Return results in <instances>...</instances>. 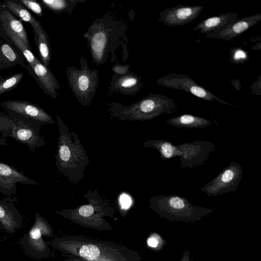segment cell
I'll return each mask as SVG.
<instances>
[{
  "instance_id": "cell-5",
  "label": "cell",
  "mask_w": 261,
  "mask_h": 261,
  "mask_svg": "<svg viewBox=\"0 0 261 261\" xmlns=\"http://www.w3.org/2000/svg\"><path fill=\"white\" fill-rule=\"evenodd\" d=\"M41 127L40 124L0 113L1 137L13 138L26 145L32 152L45 146L44 138L40 134Z\"/></svg>"
},
{
  "instance_id": "cell-27",
  "label": "cell",
  "mask_w": 261,
  "mask_h": 261,
  "mask_svg": "<svg viewBox=\"0 0 261 261\" xmlns=\"http://www.w3.org/2000/svg\"><path fill=\"white\" fill-rule=\"evenodd\" d=\"M23 74L21 73L15 74L7 79L0 81V95L13 88L20 82Z\"/></svg>"
},
{
  "instance_id": "cell-29",
  "label": "cell",
  "mask_w": 261,
  "mask_h": 261,
  "mask_svg": "<svg viewBox=\"0 0 261 261\" xmlns=\"http://www.w3.org/2000/svg\"><path fill=\"white\" fill-rule=\"evenodd\" d=\"M23 4H24L28 9L34 12L39 16L42 15V9L39 3L34 1L30 0H20Z\"/></svg>"
},
{
  "instance_id": "cell-19",
  "label": "cell",
  "mask_w": 261,
  "mask_h": 261,
  "mask_svg": "<svg viewBox=\"0 0 261 261\" xmlns=\"http://www.w3.org/2000/svg\"><path fill=\"white\" fill-rule=\"evenodd\" d=\"M141 86L139 77L127 74L118 77L112 84L113 89H116L124 94H134L140 90Z\"/></svg>"
},
{
  "instance_id": "cell-20",
  "label": "cell",
  "mask_w": 261,
  "mask_h": 261,
  "mask_svg": "<svg viewBox=\"0 0 261 261\" xmlns=\"http://www.w3.org/2000/svg\"><path fill=\"white\" fill-rule=\"evenodd\" d=\"M16 213V209L11 202L0 200V222L9 232L14 231L17 225Z\"/></svg>"
},
{
  "instance_id": "cell-22",
  "label": "cell",
  "mask_w": 261,
  "mask_h": 261,
  "mask_svg": "<svg viewBox=\"0 0 261 261\" xmlns=\"http://www.w3.org/2000/svg\"><path fill=\"white\" fill-rule=\"evenodd\" d=\"M45 224L38 214L36 215V221L29 232V242L34 249L41 250L42 245L40 243L42 234L44 233Z\"/></svg>"
},
{
  "instance_id": "cell-2",
  "label": "cell",
  "mask_w": 261,
  "mask_h": 261,
  "mask_svg": "<svg viewBox=\"0 0 261 261\" xmlns=\"http://www.w3.org/2000/svg\"><path fill=\"white\" fill-rule=\"evenodd\" d=\"M143 146L156 149L162 160L178 157L180 166L188 169L203 164L215 147L212 142L204 140L174 145L169 141L156 139L146 140Z\"/></svg>"
},
{
  "instance_id": "cell-8",
  "label": "cell",
  "mask_w": 261,
  "mask_h": 261,
  "mask_svg": "<svg viewBox=\"0 0 261 261\" xmlns=\"http://www.w3.org/2000/svg\"><path fill=\"white\" fill-rule=\"evenodd\" d=\"M158 84L171 89L182 90L194 95L202 99L233 106L232 104L225 101L218 97L207 89L198 85L190 76L176 73H171L159 78Z\"/></svg>"
},
{
  "instance_id": "cell-28",
  "label": "cell",
  "mask_w": 261,
  "mask_h": 261,
  "mask_svg": "<svg viewBox=\"0 0 261 261\" xmlns=\"http://www.w3.org/2000/svg\"><path fill=\"white\" fill-rule=\"evenodd\" d=\"M247 52L240 47H233L230 50V61L236 64H242L248 60Z\"/></svg>"
},
{
  "instance_id": "cell-31",
  "label": "cell",
  "mask_w": 261,
  "mask_h": 261,
  "mask_svg": "<svg viewBox=\"0 0 261 261\" xmlns=\"http://www.w3.org/2000/svg\"><path fill=\"white\" fill-rule=\"evenodd\" d=\"M129 66L115 65L113 67V71L118 75H124L127 73Z\"/></svg>"
},
{
  "instance_id": "cell-7",
  "label": "cell",
  "mask_w": 261,
  "mask_h": 261,
  "mask_svg": "<svg viewBox=\"0 0 261 261\" xmlns=\"http://www.w3.org/2000/svg\"><path fill=\"white\" fill-rule=\"evenodd\" d=\"M241 165L232 161L216 177L204 185L200 190L207 196H216L234 192L243 177Z\"/></svg>"
},
{
  "instance_id": "cell-12",
  "label": "cell",
  "mask_w": 261,
  "mask_h": 261,
  "mask_svg": "<svg viewBox=\"0 0 261 261\" xmlns=\"http://www.w3.org/2000/svg\"><path fill=\"white\" fill-rule=\"evenodd\" d=\"M37 186L38 183L14 167L0 161V193L11 196L16 194L17 184Z\"/></svg>"
},
{
  "instance_id": "cell-11",
  "label": "cell",
  "mask_w": 261,
  "mask_h": 261,
  "mask_svg": "<svg viewBox=\"0 0 261 261\" xmlns=\"http://www.w3.org/2000/svg\"><path fill=\"white\" fill-rule=\"evenodd\" d=\"M203 8L201 6L188 5H178L167 8L160 12L158 21L170 27L185 25L196 18Z\"/></svg>"
},
{
  "instance_id": "cell-32",
  "label": "cell",
  "mask_w": 261,
  "mask_h": 261,
  "mask_svg": "<svg viewBox=\"0 0 261 261\" xmlns=\"http://www.w3.org/2000/svg\"><path fill=\"white\" fill-rule=\"evenodd\" d=\"M147 244L148 246L151 247H156L159 244V241L157 239L154 237H151L147 240Z\"/></svg>"
},
{
  "instance_id": "cell-6",
  "label": "cell",
  "mask_w": 261,
  "mask_h": 261,
  "mask_svg": "<svg viewBox=\"0 0 261 261\" xmlns=\"http://www.w3.org/2000/svg\"><path fill=\"white\" fill-rule=\"evenodd\" d=\"M80 69L70 67L67 69V80L70 87L83 106H89L96 93L99 78L97 71L91 70L86 64V61L82 58Z\"/></svg>"
},
{
  "instance_id": "cell-25",
  "label": "cell",
  "mask_w": 261,
  "mask_h": 261,
  "mask_svg": "<svg viewBox=\"0 0 261 261\" xmlns=\"http://www.w3.org/2000/svg\"><path fill=\"white\" fill-rule=\"evenodd\" d=\"M79 1L42 0L44 5L55 12L68 11L72 9Z\"/></svg>"
},
{
  "instance_id": "cell-9",
  "label": "cell",
  "mask_w": 261,
  "mask_h": 261,
  "mask_svg": "<svg viewBox=\"0 0 261 261\" xmlns=\"http://www.w3.org/2000/svg\"><path fill=\"white\" fill-rule=\"evenodd\" d=\"M9 115L41 125L56 123L53 118L39 106L23 100H7L2 103Z\"/></svg>"
},
{
  "instance_id": "cell-4",
  "label": "cell",
  "mask_w": 261,
  "mask_h": 261,
  "mask_svg": "<svg viewBox=\"0 0 261 261\" xmlns=\"http://www.w3.org/2000/svg\"><path fill=\"white\" fill-rule=\"evenodd\" d=\"M149 201L152 209L171 221H199L213 211L210 208L193 205L186 198L175 194L154 196Z\"/></svg>"
},
{
  "instance_id": "cell-13",
  "label": "cell",
  "mask_w": 261,
  "mask_h": 261,
  "mask_svg": "<svg viewBox=\"0 0 261 261\" xmlns=\"http://www.w3.org/2000/svg\"><path fill=\"white\" fill-rule=\"evenodd\" d=\"M260 20L261 13L237 19L227 27L207 34L206 37L230 41L240 35Z\"/></svg>"
},
{
  "instance_id": "cell-24",
  "label": "cell",
  "mask_w": 261,
  "mask_h": 261,
  "mask_svg": "<svg viewBox=\"0 0 261 261\" xmlns=\"http://www.w3.org/2000/svg\"><path fill=\"white\" fill-rule=\"evenodd\" d=\"M5 30L12 41L22 54L31 67H32L35 63L39 61V60L35 57L34 54L31 51L30 49L18 37L13 34L8 30Z\"/></svg>"
},
{
  "instance_id": "cell-26",
  "label": "cell",
  "mask_w": 261,
  "mask_h": 261,
  "mask_svg": "<svg viewBox=\"0 0 261 261\" xmlns=\"http://www.w3.org/2000/svg\"><path fill=\"white\" fill-rule=\"evenodd\" d=\"M79 253L80 256L85 259L93 261L99 257L100 251L96 246L93 244H86L81 247Z\"/></svg>"
},
{
  "instance_id": "cell-30",
  "label": "cell",
  "mask_w": 261,
  "mask_h": 261,
  "mask_svg": "<svg viewBox=\"0 0 261 261\" xmlns=\"http://www.w3.org/2000/svg\"><path fill=\"white\" fill-rule=\"evenodd\" d=\"M119 202L122 209L127 210L132 205L133 201L129 194L123 193L119 196Z\"/></svg>"
},
{
  "instance_id": "cell-33",
  "label": "cell",
  "mask_w": 261,
  "mask_h": 261,
  "mask_svg": "<svg viewBox=\"0 0 261 261\" xmlns=\"http://www.w3.org/2000/svg\"><path fill=\"white\" fill-rule=\"evenodd\" d=\"M181 261H190V256L189 251L186 250L184 253Z\"/></svg>"
},
{
  "instance_id": "cell-15",
  "label": "cell",
  "mask_w": 261,
  "mask_h": 261,
  "mask_svg": "<svg viewBox=\"0 0 261 261\" xmlns=\"http://www.w3.org/2000/svg\"><path fill=\"white\" fill-rule=\"evenodd\" d=\"M32 68L44 87L46 93L55 99L57 96L56 90L59 89L60 86L55 75L39 61L35 63Z\"/></svg>"
},
{
  "instance_id": "cell-34",
  "label": "cell",
  "mask_w": 261,
  "mask_h": 261,
  "mask_svg": "<svg viewBox=\"0 0 261 261\" xmlns=\"http://www.w3.org/2000/svg\"><path fill=\"white\" fill-rule=\"evenodd\" d=\"M8 144L6 141V139L5 138H3L2 137H0V145H7Z\"/></svg>"
},
{
  "instance_id": "cell-3",
  "label": "cell",
  "mask_w": 261,
  "mask_h": 261,
  "mask_svg": "<svg viewBox=\"0 0 261 261\" xmlns=\"http://www.w3.org/2000/svg\"><path fill=\"white\" fill-rule=\"evenodd\" d=\"M176 103L168 97L160 94L150 93L139 101L128 106L112 103L111 115L121 120L146 121L164 114L175 111Z\"/></svg>"
},
{
  "instance_id": "cell-21",
  "label": "cell",
  "mask_w": 261,
  "mask_h": 261,
  "mask_svg": "<svg viewBox=\"0 0 261 261\" xmlns=\"http://www.w3.org/2000/svg\"><path fill=\"white\" fill-rule=\"evenodd\" d=\"M19 60V55L9 44L4 43L0 46V69L14 66Z\"/></svg>"
},
{
  "instance_id": "cell-14",
  "label": "cell",
  "mask_w": 261,
  "mask_h": 261,
  "mask_svg": "<svg viewBox=\"0 0 261 261\" xmlns=\"http://www.w3.org/2000/svg\"><path fill=\"white\" fill-rule=\"evenodd\" d=\"M238 17L236 13L227 12L222 13L204 19L194 29V31L199 30L201 34H208L217 30L224 28L234 22Z\"/></svg>"
},
{
  "instance_id": "cell-1",
  "label": "cell",
  "mask_w": 261,
  "mask_h": 261,
  "mask_svg": "<svg viewBox=\"0 0 261 261\" xmlns=\"http://www.w3.org/2000/svg\"><path fill=\"white\" fill-rule=\"evenodd\" d=\"M59 138L55 163L59 172L73 184H77L85 176L89 160L77 135L70 132L60 116H57Z\"/></svg>"
},
{
  "instance_id": "cell-10",
  "label": "cell",
  "mask_w": 261,
  "mask_h": 261,
  "mask_svg": "<svg viewBox=\"0 0 261 261\" xmlns=\"http://www.w3.org/2000/svg\"><path fill=\"white\" fill-rule=\"evenodd\" d=\"M95 22L85 35L94 62H103L108 46L112 41L113 30L103 20Z\"/></svg>"
},
{
  "instance_id": "cell-18",
  "label": "cell",
  "mask_w": 261,
  "mask_h": 261,
  "mask_svg": "<svg viewBox=\"0 0 261 261\" xmlns=\"http://www.w3.org/2000/svg\"><path fill=\"white\" fill-rule=\"evenodd\" d=\"M35 39L43 64L48 67L50 61V50L48 36L39 22L32 25Z\"/></svg>"
},
{
  "instance_id": "cell-23",
  "label": "cell",
  "mask_w": 261,
  "mask_h": 261,
  "mask_svg": "<svg viewBox=\"0 0 261 261\" xmlns=\"http://www.w3.org/2000/svg\"><path fill=\"white\" fill-rule=\"evenodd\" d=\"M4 5L14 15L22 20L30 23L32 26L39 22L21 5L13 1H6Z\"/></svg>"
},
{
  "instance_id": "cell-17",
  "label": "cell",
  "mask_w": 261,
  "mask_h": 261,
  "mask_svg": "<svg viewBox=\"0 0 261 261\" xmlns=\"http://www.w3.org/2000/svg\"><path fill=\"white\" fill-rule=\"evenodd\" d=\"M166 122L173 126L185 128H201L210 126L212 122L201 117L184 114L171 118Z\"/></svg>"
},
{
  "instance_id": "cell-16",
  "label": "cell",
  "mask_w": 261,
  "mask_h": 261,
  "mask_svg": "<svg viewBox=\"0 0 261 261\" xmlns=\"http://www.w3.org/2000/svg\"><path fill=\"white\" fill-rule=\"evenodd\" d=\"M0 19L4 29L18 37L30 49L28 35L22 23L6 10H3L0 12Z\"/></svg>"
}]
</instances>
